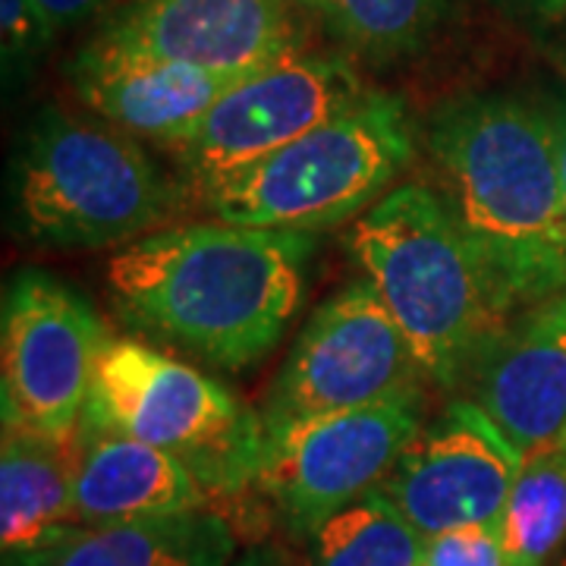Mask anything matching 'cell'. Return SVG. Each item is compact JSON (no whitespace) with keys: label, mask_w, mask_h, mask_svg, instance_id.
I'll use <instances>...</instances> for the list:
<instances>
[{"label":"cell","mask_w":566,"mask_h":566,"mask_svg":"<svg viewBox=\"0 0 566 566\" xmlns=\"http://www.w3.org/2000/svg\"><path fill=\"white\" fill-rule=\"evenodd\" d=\"M312 252V233L227 221L161 227L111 255L107 286L142 334L233 371L281 344L305 300Z\"/></svg>","instance_id":"1"},{"label":"cell","mask_w":566,"mask_h":566,"mask_svg":"<svg viewBox=\"0 0 566 566\" xmlns=\"http://www.w3.org/2000/svg\"><path fill=\"white\" fill-rule=\"evenodd\" d=\"M441 196L485 268L506 322L566 290V202L545 102L472 92L424 126Z\"/></svg>","instance_id":"2"},{"label":"cell","mask_w":566,"mask_h":566,"mask_svg":"<svg viewBox=\"0 0 566 566\" xmlns=\"http://www.w3.org/2000/svg\"><path fill=\"white\" fill-rule=\"evenodd\" d=\"M346 245L424 381L465 385L510 322L444 196L424 182L394 186L349 223Z\"/></svg>","instance_id":"3"},{"label":"cell","mask_w":566,"mask_h":566,"mask_svg":"<svg viewBox=\"0 0 566 566\" xmlns=\"http://www.w3.org/2000/svg\"><path fill=\"white\" fill-rule=\"evenodd\" d=\"M412 155L416 123L403 98L368 88L318 129L199 199L214 221L315 237L381 202Z\"/></svg>","instance_id":"4"},{"label":"cell","mask_w":566,"mask_h":566,"mask_svg":"<svg viewBox=\"0 0 566 566\" xmlns=\"http://www.w3.org/2000/svg\"><path fill=\"white\" fill-rule=\"evenodd\" d=\"M180 202L139 142L111 123L44 107L13 161L25 237L54 245H126L155 233Z\"/></svg>","instance_id":"5"},{"label":"cell","mask_w":566,"mask_h":566,"mask_svg":"<svg viewBox=\"0 0 566 566\" xmlns=\"http://www.w3.org/2000/svg\"><path fill=\"white\" fill-rule=\"evenodd\" d=\"M82 422L170 453L208 494H237L262 469L259 412L199 368L129 337L104 344Z\"/></svg>","instance_id":"6"},{"label":"cell","mask_w":566,"mask_h":566,"mask_svg":"<svg viewBox=\"0 0 566 566\" xmlns=\"http://www.w3.org/2000/svg\"><path fill=\"white\" fill-rule=\"evenodd\" d=\"M111 337L73 283L39 268L17 271L0 312L3 428L70 444Z\"/></svg>","instance_id":"7"},{"label":"cell","mask_w":566,"mask_h":566,"mask_svg":"<svg viewBox=\"0 0 566 566\" xmlns=\"http://www.w3.org/2000/svg\"><path fill=\"white\" fill-rule=\"evenodd\" d=\"M422 368L371 283L327 296L300 331L264 397V434L422 390Z\"/></svg>","instance_id":"8"},{"label":"cell","mask_w":566,"mask_h":566,"mask_svg":"<svg viewBox=\"0 0 566 566\" xmlns=\"http://www.w3.org/2000/svg\"><path fill=\"white\" fill-rule=\"evenodd\" d=\"M422 424L424 400L416 390L281 428L264 434L255 488L286 532L308 538L334 513L381 488Z\"/></svg>","instance_id":"9"},{"label":"cell","mask_w":566,"mask_h":566,"mask_svg":"<svg viewBox=\"0 0 566 566\" xmlns=\"http://www.w3.org/2000/svg\"><path fill=\"white\" fill-rule=\"evenodd\" d=\"M356 66L337 54L300 51L233 82L192 133L167 145L199 192L271 158L363 98Z\"/></svg>","instance_id":"10"},{"label":"cell","mask_w":566,"mask_h":566,"mask_svg":"<svg viewBox=\"0 0 566 566\" xmlns=\"http://www.w3.org/2000/svg\"><path fill=\"white\" fill-rule=\"evenodd\" d=\"M523 453L472 400H453L409 441L381 494L424 538L465 526H501Z\"/></svg>","instance_id":"11"},{"label":"cell","mask_w":566,"mask_h":566,"mask_svg":"<svg viewBox=\"0 0 566 566\" xmlns=\"http://www.w3.org/2000/svg\"><path fill=\"white\" fill-rule=\"evenodd\" d=\"M95 41L245 80L305 51L296 0H126Z\"/></svg>","instance_id":"12"},{"label":"cell","mask_w":566,"mask_h":566,"mask_svg":"<svg viewBox=\"0 0 566 566\" xmlns=\"http://www.w3.org/2000/svg\"><path fill=\"white\" fill-rule=\"evenodd\" d=\"M469 400L523 457L566 431V290L523 312L488 346Z\"/></svg>","instance_id":"13"},{"label":"cell","mask_w":566,"mask_h":566,"mask_svg":"<svg viewBox=\"0 0 566 566\" xmlns=\"http://www.w3.org/2000/svg\"><path fill=\"white\" fill-rule=\"evenodd\" d=\"M70 80L85 107L133 139L164 148L192 133L221 95L240 80L186 63L88 41L70 63Z\"/></svg>","instance_id":"14"},{"label":"cell","mask_w":566,"mask_h":566,"mask_svg":"<svg viewBox=\"0 0 566 566\" xmlns=\"http://www.w3.org/2000/svg\"><path fill=\"white\" fill-rule=\"evenodd\" d=\"M76 526H123L208 506L202 482L170 453L114 428L80 422L73 434Z\"/></svg>","instance_id":"15"},{"label":"cell","mask_w":566,"mask_h":566,"mask_svg":"<svg viewBox=\"0 0 566 566\" xmlns=\"http://www.w3.org/2000/svg\"><path fill=\"white\" fill-rule=\"evenodd\" d=\"M237 535L214 510L123 523L73 526L57 542L3 557V566H233Z\"/></svg>","instance_id":"16"},{"label":"cell","mask_w":566,"mask_h":566,"mask_svg":"<svg viewBox=\"0 0 566 566\" xmlns=\"http://www.w3.org/2000/svg\"><path fill=\"white\" fill-rule=\"evenodd\" d=\"M70 444L3 428V444H0L3 557L39 551L57 542L66 528L76 526Z\"/></svg>","instance_id":"17"},{"label":"cell","mask_w":566,"mask_h":566,"mask_svg":"<svg viewBox=\"0 0 566 566\" xmlns=\"http://www.w3.org/2000/svg\"><path fill=\"white\" fill-rule=\"evenodd\" d=\"M506 564L547 566L566 538V431L523 457L501 520Z\"/></svg>","instance_id":"18"},{"label":"cell","mask_w":566,"mask_h":566,"mask_svg":"<svg viewBox=\"0 0 566 566\" xmlns=\"http://www.w3.org/2000/svg\"><path fill=\"white\" fill-rule=\"evenodd\" d=\"M349 54L394 63L422 51L444 20L447 0H303Z\"/></svg>","instance_id":"19"},{"label":"cell","mask_w":566,"mask_h":566,"mask_svg":"<svg viewBox=\"0 0 566 566\" xmlns=\"http://www.w3.org/2000/svg\"><path fill=\"white\" fill-rule=\"evenodd\" d=\"M308 566H422L424 535L375 488L308 538Z\"/></svg>","instance_id":"20"},{"label":"cell","mask_w":566,"mask_h":566,"mask_svg":"<svg viewBox=\"0 0 566 566\" xmlns=\"http://www.w3.org/2000/svg\"><path fill=\"white\" fill-rule=\"evenodd\" d=\"M57 35L54 22L35 0H0V54L3 80H22Z\"/></svg>","instance_id":"21"},{"label":"cell","mask_w":566,"mask_h":566,"mask_svg":"<svg viewBox=\"0 0 566 566\" xmlns=\"http://www.w3.org/2000/svg\"><path fill=\"white\" fill-rule=\"evenodd\" d=\"M422 566H510L501 526H465L424 538Z\"/></svg>","instance_id":"22"},{"label":"cell","mask_w":566,"mask_h":566,"mask_svg":"<svg viewBox=\"0 0 566 566\" xmlns=\"http://www.w3.org/2000/svg\"><path fill=\"white\" fill-rule=\"evenodd\" d=\"M35 3L48 13V20L54 22L57 32L95 20V17L107 13L111 7L114 10L120 7V0H35Z\"/></svg>","instance_id":"23"},{"label":"cell","mask_w":566,"mask_h":566,"mask_svg":"<svg viewBox=\"0 0 566 566\" xmlns=\"http://www.w3.org/2000/svg\"><path fill=\"white\" fill-rule=\"evenodd\" d=\"M547 117L554 126V142H557V161H560V182H564L566 202V88H560L551 102H545Z\"/></svg>","instance_id":"24"},{"label":"cell","mask_w":566,"mask_h":566,"mask_svg":"<svg viewBox=\"0 0 566 566\" xmlns=\"http://www.w3.org/2000/svg\"><path fill=\"white\" fill-rule=\"evenodd\" d=\"M520 17L535 22H557L566 17V0H504Z\"/></svg>","instance_id":"25"},{"label":"cell","mask_w":566,"mask_h":566,"mask_svg":"<svg viewBox=\"0 0 566 566\" xmlns=\"http://www.w3.org/2000/svg\"><path fill=\"white\" fill-rule=\"evenodd\" d=\"M233 566H281V564H277V557H274L271 551H262V547H259V551H249L243 560Z\"/></svg>","instance_id":"26"},{"label":"cell","mask_w":566,"mask_h":566,"mask_svg":"<svg viewBox=\"0 0 566 566\" xmlns=\"http://www.w3.org/2000/svg\"><path fill=\"white\" fill-rule=\"evenodd\" d=\"M300 3H303V0H300Z\"/></svg>","instance_id":"27"}]
</instances>
